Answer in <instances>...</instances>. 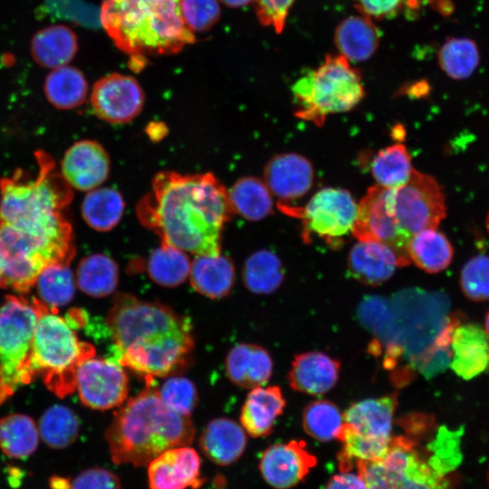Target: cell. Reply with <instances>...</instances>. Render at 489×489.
<instances>
[{
	"mask_svg": "<svg viewBox=\"0 0 489 489\" xmlns=\"http://www.w3.org/2000/svg\"><path fill=\"white\" fill-rule=\"evenodd\" d=\"M136 213L160 243L207 256L221 254L222 234L234 215L227 189L214 174L175 171L155 175Z\"/></svg>",
	"mask_w": 489,
	"mask_h": 489,
	"instance_id": "cell-1",
	"label": "cell"
},
{
	"mask_svg": "<svg viewBox=\"0 0 489 489\" xmlns=\"http://www.w3.org/2000/svg\"><path fill=\"white\" fill-rule=\"evenodd\" d=\"M114 360L147 380L184 369L195 341L190 320L158 302L118 293L106 318Z\"/></svg>",
	"mask_w": 489,
	"mask_h": 489,
	"instance_id": "cell-2",
	"label": "cell"
},
{
	"mask_svg": "<svg viewBox=\"0 0 489 489\" xmlns=\"http://www.w3.org/2000/svg\"><path fill=\"white\" fill-rule=\"evenodd\" d=\"M34 177L22 169L0 178V218L34 240L53 264H70L75 254L72 225L62 214L73 198L54 159L35 152Z\"/></svg>",
	"mask_w": 489,
	"mask_h": 489,
	"instance_id": "cell-3",
	"label": "cell"
},
{
	"mask_svg": "<svg viewBox=\"0 0 489 489\" xmlns=\"http://www.w3.org/2000/svg\"><path fill=\"white\" fill-rule=\"evenodd\" d=\"M115 412L105 438L115 464L148 465L168 449L189 446L195 428L189 417L169 409L152 380Z\"/></svg>",
	"mask_w": 489,
	"mask_h": 489,
	"instance_id": "cell-4",
	"label": "cell"
},
{
	"mask_svg": "<svg viewBox=\"0 0 489 489\" xmlns=\"http://www.w3.org/2000/svg\"><path fill=\"white\" fill-rule=\"evenodd\" d=\"M101 22L136 71L148 57L177 53L196 41L182 16L181 0H104Z\"/></svg>",
	"mask_w": 489,
	"mask_h": 489,
	"instance_id": "cell-5",
	"label": "cell"
},
{
	"mask_svg": "<svg viewBox=\"0 0 489 489\" xmlns=\"http://www.w3.org/2000/svg\"><path fill=\"white\" fill-rule=\"evenodd\" d=\"M451 436L441 431L427 453L411 437H391L385 457L357 461V472L368 489H455L453 474L460 456Z\"/></svg>",
	"mask_w": 489,
	"mask_h": 489,
	"instance_id": "cell-6",
	"label": "cell"
},
{
	"mask_svg": "<svg viewBox=\"0 0 489 489\" xmlns=\"http://www.w3.org/2000/svg\"><path fill=\"white\" fill-rule=\"evenodd\" d=\"M38 319L34 333L28 370L32 379L41 375L46 386L59 396L75 390V375L81 363L94 356L90 343L80 340L76 326L80 312L65 318L34 298Z\"/></svg>",
	"mask_w": 489,
	"mask_h": 489,
	"instance_id": "cell-7",
	"label": "cell"
},
{
	"mask_svg": "<svg viewBox=\"0 0 489 489\" xmlns=\"http://www.w3.org/2000/svg\"><path fill=\"white\" fill-rule=\"evenodd\" d=\"M292 91L294 115L318 127L329 115L354 109L365 96L360 72L341 54H328L294 82Z\"/></svg>",
	"mask_w": 489,
	"mask_h": 489,
	"instance_id": "cell-8",
	"label": "cell"
},
{
	"mask_svg": "<svg viewBox=\"0 0 489 489\" xmlns=\"http://www.w3.org/2000/svg\"><path fill=\"white\" fill-rule=\"evenodd\" d=\"M37 319L34 298L8 295L0 306V404L32 380L28 362Z\"/></svg>",
	"mask_w": 489,
	"mask_h": 489,
	"instance_id": "cell-9",
	"label": "cell"
},
{
	"mask_svg": "<svg viewBox=\"0 0 489 489\" xmlns=\"http://www.w3.org/2000/svg\"><path fill=\"white\" fill-rule=\"evenodd\" d=\"M357 205L348 190L324 187L302 208L287 206H280L279 208L302 219L305 242L312 236H317L334 248L340 246L344 237L352 232Z\"/></svg>",
	"mask_w": 489,
	"mask_h": 489,
	"instance_id": "cell-10",
	"label": "cell"
},
{
	"mask_svg": "<svg viewBox=\"0 0 489 489\" xmlns=\"http://www.w3.org/2000/svg\"><path fill=\"white\" fill-rule=\"evenodd\" d=\"M390 205L400 228L410 236L437 228L446 216L442 187L434 177L416 169L406 184L390 188Z\"/></svg>",
	"mask_w": 489,
	"mask_h": 489,
	"instance_id": "cell-11",
	"label": "cell"
},
{
	"mask_svg": "<svg viewBox=\"0 0 489 489\" xmlns=\"http://www.w3.org/2000/svg\"><path fill=\"white\" fill-rule=\"evenodd\" d=\"M358 241H373L388 245L396 254L399 267L408 265V247L410 235L404 232L390 205V188L370 187L357 205L352 227Z\"/></svg>",
	"mask_w": 489,
	"mask_h": 489,
	"instance_id": "cell-12",
	"label": "cell"
},
{
	"mask_svg": "<svg viewBox=\"0 0 489 489\" xmlns=\"http://www.w3.org/2000/svg\"><path fill=\"white\" fill-rule=\"evenodd\" d=\"M50 264L53 263L40 244L0 218V268L5 287L27 292Z\"/></svg>",
	"mask_w": 489,
	"mask_h": 489,
	"instance_id": "cell-13",
	"label": "cell"
},
{
	"mask_svg": "<svg viewBox=\"0 0 489 489\" xmlns=\"http://www.w3.org/2000/svg\"><path fill=\"white\" fill-rule=\"evenodd\" d=\"M75 389L86 407L107 410L126 401L129 380L122 366L114 359L91 356L77 369Z\"/></svg>",
	"mask_w": 489,
	"mask_h": 489,
	"instance_id": "cell-14",
	"label": "cell"
},
{
	"mask_svg": "<svg viewBox=\"0 0 489 489\" xmlns=\"http://www.w3.org/2000/svg\"><path fill=\"white\" fill-rule=\"evenodd\" d=\"M144 102V92L136 79L117 72L98 80L91 93L97 117L111 124L131 121L141 112Z\"/></svg>",
	"mask_w": 489,
	"mask_h": 489,
	"instance_id": "cell-15",
	"label": "cell"
},
{
	"mask_svg": "<svg viewBox=\"0 0 489 489\" xmlns=\"http://www.w3.org/2000/svg\"><path fill=\"white\" fill-rule=\"evenodd\" d=\"M317 461L303 441H290L269 446L261 456L259 467L265 482L275 489L298 484Z\"/></svg>",
	"mask_w": 489,
	"mask_h": 489,
	"instance_id": "cell-16",
	"label": "cell"
},
{
	"mask_svg": "<svg viewBox=\"0 0 489 489\" xmlns=\"http://www.w3.org/2000/svg\"><path fill=\"white\" fill-rule=\"evenodd\" d=\"M314 179L311 161L297 153H280L272 157L264 168V182L279 205L306 195Z\"/></svg>",
	"mask_w": 489,
	"mask_h": 489,
	"instance_id": "cell-17",
	"label": "cell"
},
{
	"mask_svg": "<svg viewBox=\"0 0 489 489\" xmlns=\"http://www.w3.org/2000/svg\"><path fill=\"white\" fill-rule=\"evenodd\" d=\"M110 168V158L102 145L95 140L82 139L66 150L60 171L72 187L90 191L108 178Z\"/></svg>",
	"mask_w": 489,
	"mask_h": 489,
	"instance_id": "cell-18",
	"label": "cell"
},
{
	"mask_svg": "<svg viewBox=\"0 0 489 489\" xmlns=\"http://www.w3.org/2000/svg\"><path fill=\"white\" fill-rule=\"evenodd\" d=\"M200 458L189 446L166 450L148 465V479L150 489L197 488L199 478Z\"/></svg>",
	"mask_w": 489,
	"mask_h": 489,
	"instance_id": "cell-19",
	"label": "cell"
},
{
	"mask_svg": "<svg viewBox=\"0 0 489 489\" xmlns=\"http://www.w3.org/2000/svg\"><path fill=\"white\" fill-rule=\"evenodd\" d=\"M450 366L465 379L489 369V336L476 324L454 327L450 336Z\"/></svg>",
	"mask_w": 489,
	"mask_h": 489,
	"instance_id": "cell-20",
	"label": "cell"
},
{
	"mask_svg": "<svg viewBox=\"0 0 489 489\" xmlns=\"http://www.w3.org/2000/svg\"><path fill=\"white\" fill-rule=\"evenodd\" d=\"M340 361L311 351L295 356L289 371V384L296 391L319 396L330 391L340 376Z\"/></svg>",
	"mask_w": 489,
	"mask_h": 489,
	"instance_id": "cell-21",
	"label": "cell"
},
{
	"mask_svg": "<svg viewBox=\"0 0 489 489\" xmlns=\"http://www.w3.org/2000/svg\"><path fill=\"white\" fill-rule=\"evenodd\" d=\"M398 266L395 253L388 245L373 241H358L347 259L349 274L367 285L385 283Z\"/></svg>",
	"mask_w": 489,
	"mask_h": 489,
	"instance_id": "cell-22",
	"label": "cell"
},
{
	"mask_svg": "<svg viewBox=\"0 0 489 489\" xmlns=\"http://www.w3.org/2000/svg\"><path fill=\"white\" fill-rule=\"evenodd\" d=\"M397 406V394L356 402L342 414L344 424L359 435L390 439Z\"/></svg>",
	"mask_w": 489,
	"mask_h": 489,
	"instance_id": "cell-23",
	"label": "cell"
},
{
	"mask_svg": "<svg viewBox=\"0 0 489 489\" xmlns=\"http://www.w3.org/2000/svg\"><path fill=\"white\" fill-rule=\"evenodd\" d=\"M225 372L234 384L252 389L268 382L273 372V360L263 347L240 343L227 353Z\"/></svg>",
	"mask_w": 489,
	"mask_h": 489,
	"instance_id": "cell-24",
	"label": "cell"
},
{
	"mask_svg": "<svg viewBox=\"0 0 489 489\" xmlns=\"http://www.w3.org/2000/svg\"><path fill=\"white\" fill-rule=\"evenodd\" d=\"M246 442L243 427L226 417L211 420L199 437V446L204 455L218 465H228L239 459Z\"/></svg>",
	"mask_w": 489,
	"mask_h": 489,
	"instance_id": "cell-25",
	"label": "cell"
},
{
	"mask_svg": "<svg viewBox=\"0 0 489 489\" xmlns=\"http://www.w3.org/2000/svg\"><path fill=\"white\" fill-rule=\"evenodd\" d=\"M284 408L285 399L279 387L252 388L241 409V426L254 437L268 436Z\"/></svg>",
	"mask_w": 489,
	"mask_h": 489,
	"instance_id": "cell-26",
	"label": "cell"
},
{
	"mask_svg": "<svg viewBox=\"0 0 489 489\" xmlns=\"http://www.w3.org/2000/svg\"><path fill=\"white\" fill-rule=\"evenodd\" d=\"M188 277L196 292L210 299H220L230 293L235 282V269L231 259L221 254L196 255Z\"/></svg>",
	"mask_w": 489,
	"mask_h": 489,
	"instance_id": "cell-27",
	"label": "cell"
},
{
	"mask_svg": "<svg viewBox=\"0 0 489 489\" xmlns=\"http://www.w3.org/2000/svg\"><path fill=\"white\" fill-rule=\"evenodd\" d=\"M380 40V32L366 15H351L336 27L334 42L349 62H362L373 55Z\"/></svg>",
	"mask_w": 489,
	"mask_h": 489,
	"instance_id": "cell-28",
	"label": "cell"
},
{
	"mask_svg": "<svg viewBox=\"0 0 489 489\" xmlns=\"http://www.w3.org/2000/svg\"><path fill=\"white\" fill-rule=\"evenodd\" d=\"M77 49L76 34L62 24L41 29L31 42V53L36 63L53 70L67 65Z\"/></svg>",
	"mask_w": 489,
	"mask_h": 489,
	"instance_id": "cell-29",
	"label": "cell"
},
{
	"mask_svg": "<svg viewBox=\"0 0 489 489\" xmlns=\"http://www.w3.org/2000/svg\"><path fill=\"white\" fill-rule=\"evenodd\" d=\"M408 252L410 262L428 273H437L446 269L454 256L451 242L437 228L425 229L412 235Z\"/></svg>",
	"mask_w": 489,
	"mask_h": 489,
	"instance_id": "cell-30",
	"label": "cell"
},
{
	"mask_svg": "<svg viewBox=\"0 0 489 489\" xmlns=\"http://www.w3.org/2000/svg\"><path fill=\"white\" fill-rule=\"evenodd\" d=\"M234 214L250 221H259L273 212V196L264 184L254 177H244L227 189Z\"/></svg>",
	"mask_w": 489,
	"mask_h": 489,
	"instance_id": "cell-31",
	"label": "cell"
},
{
	"mask_svg": "<svg viewBox=\"0 0 489 489\" xmlns=\"http://www.w3.org/2000/svg\"><path fill=\"white\" fill-rule=\"evenodd\" d=\"M125 202L121 194L112 187H97L84 197L81 213L83 220L92 229L107 232L121 220Z\"/></svg>",
	"mask_w": 489,
	"mask_h": 489,
	"instance_id": "cell-32",
	"label": "cell"
},
{
	"mask_svg": "<svg viewBox=\"0 0 489 489\" xmlns=\"http://www.w3.org/2000/svg\"><path fill=\"white\" fill-rule=\"evenodd\" d=\"M76 285L85 294L102 298L111 294L119 282V266L104 254H93L81 260L76 274Z\"/></svg>",
	"mask_w": 489,
	"mask_h": 489,
	"instance_id": "cell-33",
	"label": "cell"
},
{
	"mask_svg": "<svg viewBox=\"0 0 489 489\" xmlns=\"http://www.w3.org/2000/svg\"><path fill=\"white\" fill-rule=\"evenodd\" d=\"M43 91L49 102L59 110L82 105L88 93V82L75 67L64 65L53 69L45 78Z\"/></svg>",
	"mask_w": 489,
	"mask_h": 489,
	"instance_id": "cell-34",
	"label": "cell"
},
{
	"mask_svg": "<svg viewBox=\"0 0 489 489\" xmlns=\"http://www.w3.org/2000/svg\"><path fill=\"white\" fill-rule=\"evenodd\" d=\"M245 287L256 294H269L276 291L284 278L281 259L270 250L261 249L245 260L243 271Z\"/></svg>",
	"mask_w": 489,
	"mask_h": 489,
	"instance_id": "cell-35",
	"label": "cell"
},
{
	"mask_svg": "<svg viewBox=\"0 0 489 489\" xmlns=\"http://www.w3.org/2000/svg\"><path fill=\"white\" fill-rule=\"evenodd\" d=\"M39 430L32 417L11 414L0 419V449L9 457L25 459L37 448Z\"/></svg>",
	"mask_w": 489,
	"mask_h": 489,
	"instance_id": "cell-36",
	"label": "cell"
},
{
	"mask_svg": "<svg viewBox=\"0 0 489 489\" xmlns=\"http://www.w3.org/2000/svg\"><path fill=\"white\" fill-rule=\"evenodd\" d=\"M191 261L186 252L167 244H160L149 254L147 270L158 285L173 288L189 276Z\"/></svg>",
	"mask_w": 489,
	"mask_h": 489,
	"instance_id": "cell-37",
	"label": "cell"
},
{
	"mask_svg": "<svg viewBox=\"0 0 489 489\" xmlns=\"http://www.w3.org/2000/svg\"><path fill=\"white\" fill-rule=\"evenodd\" d=\"M370 169L377 185L387 188L403 186L414 170L408 149L399 142L379 150L371 162Z\"/></svg>",
	"mask_w": 489,
	"mask_h": 489,
	"instance_id": "cell-38",
	"label": "cell"
},
{
	"mask_svg": "<svg viewBox=\"0 0 489 489\" xmlns=\"http://www.w3.org/2000/svg\"><path fill=\"white\" fill-rule=\"evenodd\" d=\"M34 286L38 300L48 308L57 310L72 300L76 281L69 264H53L39 273Z\"/></svg>",
	"mask_w": 489,
	"mask_h": 489,
	"instance_id": "cell-39",
	"label": "cell"
},
{
	"mask_svg": "<svg viewBox=\"0 0 489 489\" xmlns=\"http://www.w3.org/2000/svg\"><path fill=\"white\" fill-rule=\"evenodd\" d=\"M342 443L338 455L340 471H351L357 461H379L388 451L390 439L367 437L344 424L337 438Z\"/></svg>",
	"mask_w": 489,
	"mask_h": 489,
	"instance_id": "cell-40",
	"label": "cell"
},
{
	"mask_svg": "<svg viewBox=\"0 0 489 489\" xmlns=\"http://www.w3.org/2000/svg\"><path fill=\"white\" fill-rule=\"evenodd\" d=\"M38 430L48 446L62 449L72 445L78 437L80 422L71 408L54 405L42 415Z\"/></svg>",
	"mask_w": 489,
	"mask_h": 489,
	"instance_id": "cell-41",
	"label": "cell"
},
{
	"mask_svg": "<svg viewBox=\"0 0 489 489\" xmlns=\"http://www.w3.org/2000/svg\"><path fill=\"white\" fill-rule=\"evenodd\" d=\"M479 60L477 45L468 38H449L438 52L441 69L454 80L470 77L477 68Z\"/></svg>",
	"mask_w": 489,
	"mask_h": 489,
	"instance_id": "cell-42",
	"label": "cell"
},
{
	"mask_svg": "<svg viewBox=\"0 0 489 489\" xmlns=\"http://www.w3.org/2000/svg\"><path fill=\"white\" fill-rule=\"evenodd\" d=\"M343 425V415L331 401L314 400L303 410V429L310 436L321 442L337 439Z\"/></svg>",
	"mask_w": 489,
	"mask_h": 489,
	"instance_id": "cell-43",
	"label": "cell"
},
{
	"mask_svg": "<svg viewBox=\"0 0 489 489\" xmlns=\"http://www.w3.org/2000/svg\"><path fill=\"white\" fill-rule=\"evenodd\" d=\"M459 284L468 300L489 301V255L481 254L469 258L460 271Z\"/></svg>",
	"mask_w": 489,
	"mask_h": 489,
	"instance_id": "cell-44",
	"label": "cell"
},
{
	"mask_svg": "<svg viewBox=\"0 0 489 489\" xmlns=\"http://www.w3.org/2000/svg\"><path fill=\"white\" fill-rule=\"evenodd\" d=\"M158 395L169 409L187 417L192 414L197 402V388L185 377L169 376L158 389Z\"/></svg>",
	"mask_w": 489,
	"mask_h": 489,
	"instance_id": "cell-45",
	"label": "cell"
},
{
	"mask_svg": "<svg viewBox=\"0 0 489 489\" xmlns=\"http://www.w3.org/2000/svg\"><path fill=\"white\" fill-rule=\"evenodd\" d=\"M181 13L187 27L192 32L211 29L221 15L217 0H181Z\"/></svg>",
	"mask_w": 489,
	"mask_h": 489,
	"instance_id": "cell-46",
	"label": "cell"
},
{
	"mask_svg": "<svg viewBox=\"0 0 489 489\" xmlns=\"http://www.w3.org/2000/svg\"><path fill=\"white\" fill-rule=\"evenodd\" d=\"M295 0H254L260 23L272 26L280 34L285 24L288 11Z\"/></svg>",
	"mask_w": 489,
	"mask_h": 489,
	"instance_id": "cell-47",
	"label": "cell"
},
{
	"mask_svg": "<svg viewBox=\"0 0 489 489\" xmlns=\"http://www.w3.org/2000/svg\"><path fill=\"white\" fill-rule=\"evenodd\" d=\"M72 489H121V484L114 473L94 467L80 473L72 482Z\"/></svg>",
	"mask_w": 489,
	"mask_h": 489,
	"instance_id": "cell-48",
	"label": "cell"
},
{
	"mask_svg": "<svg viewBox=\"0 0 489 489\" xmlns=\"http://www.w3.org/2000/svg\"><path fill=\"white\" fill-rule=\"evenodd\" d=\"M406 0H356L357 9L374 19L391 18L400 12Z\"/></svg>",
	"mask_w": 489,
	"mask_h": 489,
	"instance_id": "cell-49",
	"label": "cell"
},
{
	"mask_svg": "<svg viewBox=\"0 0 489 489\" xmlns=\"http://www.w3.org/2000/svg\"><path fill=\"white\" fill-rule=\"evenodd\" d=\"M325 489H368L363 477L350 471H340L327 483Z\"/></svg>",
	"mask_w": 489,
	"mask_h": 489,
	"instance_id": "cell-50",
	"label": "cell"
},
{
	"mask_svg": "<svg viewBox=\"0 0 489 489\" xmlns=\"http://www.w3.org/2000/svg\"><path fill=\"white\" fill-rule=\"evenodd\" d=\"M51 489H72V483L64 477L53 476L50 479Z\"/></svg>",
	"mask_w": 489,
	"mask_h": 489,
	"instance_id": "cell-51",
	"label": "cell"
},
{
	"mask_svg": "<svg viewBox=\"0 0 489 489\" xmlns=\"http://www.w3.org/2000/svg\"><path fill=\"white\" fill-rule=\"evenodd\" d=\"M229 7H241L248 5L252 0H220Z\"/></svg>",
	"mask_w": 489,
	"mask_h": 489,
	"instance_id": "cell-52",
	"label": "cell"
},
{
	"mask_svg": "<svg viewBox=\"0 0 489 489\" xmlns=\"http://www.w3.org/2000/svg\"><path fill=\"white\" fill-rule=\"evenodd\" d=\"M484 331L485 332L487 333V335L489 336V310L487 311L486 314H485V319H484Z\"/></svg>",
	"mask_w": 489,
	"mask_h": 489,
	"instance_id": "cell-53",
	"label": "cell"
},
{
	"mask_svg": "<svg viewBox=\"0 0 489 489\" xmlns=\"http://www.w3.org/2000/svg\"><path fill=\"white\" fill-rule=\"evenodd\" d=\"M485 227H486V230H487V233L489 235V211L486 215V218H485Z\"/></svg>",
	"mask_w": 489,
	"mask_h": 489,
	"instance_id": "cell-54",
	"label": "cell"
},
{
	"mask_svg": "<svg viewBox=\"0 0 489 489\" xmlns=\"http://www.w3.org/2000/svg\"><path fill=\"white\" fill-rule=\"evenodd\" d=\"M0 287H5V281H4V277H3V273H2L1 268H0Z\"/></svg>",
	"mask_w": 489,
	"mask_h": 489,
	"instance_id": "cell-55",
	"label": "cell"
}]
</instances>
